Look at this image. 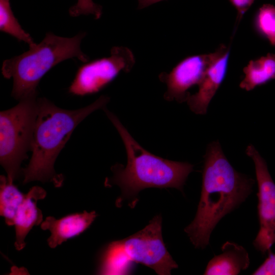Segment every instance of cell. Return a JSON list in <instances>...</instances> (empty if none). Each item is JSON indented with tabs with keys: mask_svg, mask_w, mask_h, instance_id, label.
Instances as JSON below:
<instances>
[{
	"mask_svg": "<svg viewBox=\"0 0 275 275\" xmlns=\"http://www.w3.org/2000/svg\"><path fill=\"white\" fill-rule=\"evenodd\" d=\"M255 25L257 31L275 46V6L265 4L258 10Z\"/></svg>",
	"mask_w": 275,
	"mask_h": 275,
	"instance_id": "cell-17",
	"label": "cell"
},
{
	"mask_svg": "<svg viewBox=\"0 0 275 275\" xmlns=\"http://www.w3.org/2000/svg\"><path fill=\"white\" fill-rule=\"evenodd\" d=\"M237 12V19L240 20L255 0H229Z\"/></svg>",
	"mask_w": 275,
	"mask_h": 275,
	"instance_id": "cell-20",
	"label": "cell"
},
{
	"mask_svg": "<svg viewBox=\"0 0 275 275\" xmlns=\"http://www.w3.org/2000/svg\"><path fill=\"white\" fill-rule=\"evenodd\" d=\"M69 13L72 17L92 15L98 19L102 15V8L93 0H77L76 4L69 8Z\"/></svg>",
	"mask_w": 275,
	"mask_h": 275,
	"instance_id": "cell-18",
	"label": "cell"
},
{
	"mask_svg": "<svg viewBox=\"0 0 275 275\" xmlns=\"http://www.w3.org/2000/svg\"><path fill=\"white\" fill-rule=\"evenodd\" d=\"M138 9H142L153 4L164 0H137Z\"/></svg>",
	"mask_w": 275,
	"mask_h": 275,
	"instance_id": "cell-21",
	"label": "cell"
},
{
	"mask_svg": "<svg viewBox=\"0 0 275 275\" xmlns=\"http://www.w3.org/2000/svg\"><path fill=\"white\" fill-rule=\"evenodd\" d=\"M37 99V96L26 98L0 113V163L10 182L17 178L21 163L32 149Z\"/></svg>",
	"mask_w": 275,
	"mask_h": 275,
	"instance_id": "cell-6",
	"label": "cell"
},
{
	"mask_svg": "<svg viewBox=\"0 0 275 275\" xmlns=\"http://www.w3.org/2000/svg\"><path fill=\"white\" fill-rule=\"evenodd\" d=\"M0 31L23 41L29 46L34 45L33 38L19 24L12 10L10 0H0Z\"/></svg>",
	"mask_w": 275,
	"mask_h": 275,
	"instance_id": "cell-16",
	"label": "cell"
},
{
	"mask_svg": "<svg viewBox=\"0 0 275 275\" xmlns=\"http://www.w3.org/2000/svg\"><path fill=\"white\" fill-rule=\"evenodd\" d=\"M124 145L127 154L125 166L117 163L111 167L113 176L104 181L105 187L117 185L121 194L116 204L120 206L123 201H130L131 207L138 202L139 193L147 188H175L181 191L193 165L175 161L156 156L143 148L130 135L118 117L104 108Z\"/></svg>",
	"mask_w": 275,
	"mask_h": 275,
	"instance_id": "cell-2",
	"label": "cell"
},
{
	"mask_svg": "<svg viewBox=\"0 0 275 275\" xmlns=\"http://www.w3.org/2000/svg\"><path fill=\"white\" fill-rule=\"evenodd\" d=\"M109 101L108 96L102 95L89 105L71 110L60 108L45 98H38L32 154L28 166L21 169L23 183L39 181L61 187L64 176L54 169L58 155L77 126L93 112L105 108Z\"/></svg>",
	"mask_w": 275,
	"mask_h": 275,
	"instance_id": "cell-3",
	"label": "cell"
},
{
	"mask_svg": "<svg viewBox=\"0 0 275 275\" xmlns=\"http://www.w3.org/2000/svg\"><path fill=\"white\" fill-rule=\"evenodd\" d=\"M245 152L254 161L258 187L260 228L253 244L257 251L264 254L270 252L275 243V183L265 159L254 146H248Z\"/></svg>",
	"mask_w": 275,
	"mask_h": 275,
	"instance_id": "cell-8",
	"label": "cell"
},
{
	"mask_svg": "<svg viewBox=\"0 0 275 275\" xmlns=\"http://www.w3.org/2000/svg\"><path fill=\"white\" fill-rule=\"evenodd\" d=\"M97 216L94 211L72 213L59 219L49 216L41 224V228L50 231V236L47 242L50 248L54 249L68 239L83 233Z\"/></svg>",
	"mask_w": 275,
	"mask_h": 275,
	"instance_id": "cell-11",
	"label": "cell"
},
{
	"mask_svg": "<svg viewBox=\"0 0 275 275\" xmlns=\"http://www.w3.org/2000/svg\"><path fill=\"white\" fill-rule=\"evenodd\" d=\"M222 254L208 262L205 275H236L246 269L250 264L249 254L241 245L226 241L221 247Z\"/></svg>",
	"mask_w": 275,
	"mask_h": 275,
	"instance_id": "cell-13",
	"label": "cell"
},
{
	"mask_svg": "<svg viewBox=\"0 0 275 275\" xmlns=\"http://www.w3.org/2000/svg\"><path fill=\"white\" fill-rule=\"evenodd\" d=\"M69 87V92L85 96L99 92L122 72H129L135 63V56L127 47H113L110 54L84 63Z\"/></svg>",
	"mask_w": 275,
	"mask_h": 275,
	"instance_id": "cell-7",
	"label": "cell"
},
{
	"mask_svg": "<svg viewBox=\"0 0 275 275\" xmlns=\"http://www.w3.org/2000/svg\"><path fill=\"white\" fill-rule=\"evenodd\" d=\"M131 262L148 266L159 275L171 274L172 269L178 267L163 242L160 215L138 232L106 245L100 254L97 272L123 274Z\"/></svg>",
	"mask_w": 275,
	"mask_h": 275,
	"instance_id": "cell-5",
	"label": "cell"
},
{
	"mask_svg": "<svg viewBox=\"0 0 275 275\" xmlns=\"http://www.w3.org/2000/svg\"><path fill=\"white\" fill-rule=\"evenodd\" d=\"M85 36V33H81L66 38L48 32L40 43L30 46L27 51L5 60L2 73L6 78H13L11 96L18 101L37 96L40 80L54 66L72 58L84 63L89 61L80 48Z\"/></svg>",
	"mask_w": 275,
	"mask_h": 275,
	"instance_id": "cell-4",
	"label": "cell"
},
{
	"mask_svg": "<svg viewBox=\"0 0 275 275\" xmlns=\"http://www.w3.org/2000/svg\"><path fill=\"white\" fill-rule=\"evenodd\" d=\"M269 253L268 257L252 273L253 275H275V254Z\"/></svg>",
	"mask_w": 275,
	"mask_h": 275,
	"instance_id": "cell-19",
	"label": "cell"
},
{
	"mask_svg": "<svg viewBox=\"0 0 275 275\" xmlns=\"http://www.w3.org/2000/svg\"><path fill=\"white\" fill-rule=\"evenodd\" d=\"M244 78L241 81V89L249 91L275 78V54L268 53L252 60L243 69Z\"/></svg>",
	"mask_w": 275,
	"mask_h": 275,
	"instance_id": "cell-14",
	"label": "cell"
},
{
	"mask_svg": "<svg viewBox=\"0 0 275 275\" xmlns=\"http://www.w3.org/2000/svg\"><path fill=\"white\" fill-rule=\"evenodd\" d=\"M25 194L21 193L7 176H0V215L8 226H14L16 212L23 201Z\"/></svg>",
	"mask_w": 275,
	"mask_h": 275,
	"instance_id": "cell-15",
	"label": "cell"
},
{
	"mask_svg": "<svg viewBox=\"0 0 275 275\" xmlns=\"http://www.w3.org/2000/svg\"><path fill=\"white\" fill-rule=\"evenodd\" d=\"M255 180L230 163L217 141L210 143L204 156L201 197L194 220L184 229L196 249H205L218 222L243 203Z\"/></svg>",
	"mask_w": 275,
	"mask_h": 275,
	"instance_id": "cell-1",
	"label": "cell"
},
{
	"mask_svg": "<svg viewBox=\"0 0 275 275\" xmlns=\"http://www.w3.org/2000/svg\"><path fill=\"white\" fill-rule=\"evenodd\" d=\"M230 48L227 46L207 70L198 85V91L187 98L186 102L195 114L204 115L207 113L210 102L226 76Z\"/></svg>",
	"mask_w": 275,
	"mask_h": 275,
	"instance_id": "cell-10",
	"label": "cell"
},
{
	"mask_svg": "<svg viewBox=\"0 0 275 275\" xmlns=\"http://www.w3.org/2000/svg\"><path fill=\"white\" fill-rule=\"evenodd\" d=\"M226 47L222 44L213 52L187 57L169 72H161L159 79L167 86L164 99L179 103L186 102L190 95L188 90L195 85L198 86L209 67Z\"/></svg>",
	"mask_w": 275,
	"mask_h": 275,
	"instance_id": "cell-9",
	"label": "cell"
},
{
	"mask_svg": "<svg viewBox=\"0 0 275 275\" xmlns=\"http://www.w3.org/2000/svg\"><path fill=\"white\" fill-rule=\"evenodd\" d=\"M46 195V191L39 186L32 187L25 194L14 221L15 230L14 246L17 250L20 251L24 248L26 245L25 238L33 227L42 223V212L37 207V203L39 200L44 199Z\"/></svg>",
	"mask_w": 275,
	"mask_h": 275,
	"instance_id": "cell-12",
	"label": "cell"
}]
</instances>
